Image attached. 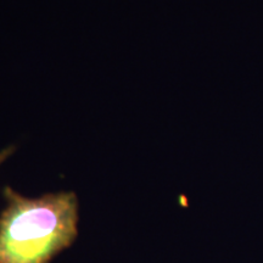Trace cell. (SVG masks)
<instances>
[{
	"label": "cell",
	"instance_id": "obj_1",
	"mask_svg": "<svg viewBox=\"0 0 263 263\" xmlns=\"http://www.w3.org/2000/svg\"><path fill=\"white\" fill-rule=\"evenodd\" d=\"M0 215V263H48L77 238L78 202L73 193L37 199L4 190Z\"/></svg>",
	"mask_w": 263,
	"mask_h": 263
},
{
	"label": "cell",
	"instance_id": "obj_2",
	"mask_svg": "<svg viewBox=\"0 0 263 263\" xmlns=\"http://www.w3.org/2000/svg\"><path fill=\"white\" fill-rule=\"evenodd\" d=\"M12 151H14V147H12V146L11 147H8V149H5V150H3V151H0V164L4 162V161L8 159L10 155H11Z\"/></svg>",
	"mask_w": 263,
	"mask_h": 263
}]
</instances>
